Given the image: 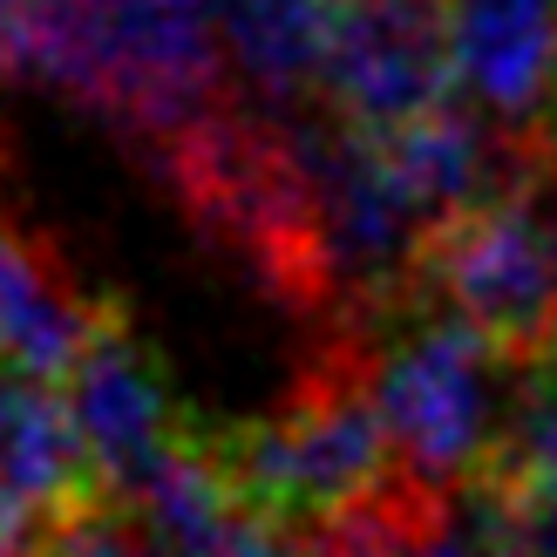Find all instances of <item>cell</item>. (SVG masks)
<instances>
[{
	"label": "cell",
	"instance_id": "cell-14",
	"mask_svg": "<svg viewBox=\"0 0 557 557\" xmlns=\"http://www.w3.org/2000/svg\"><path fill=\"white\" fill-rule=\"evenodd\" d=\"M163 8H184V14H218V0H163Z\"/></svg>",
	"mask_w": 557,
	"mask_h": 557
},
{
	"label": "cell",
	"instance_id": "cell-13",
	"mask_svg": "<svg viewBox=\"0 0 557 557\" xmlns=\"http://www.w3.org/2000/svg\"><path fill=\"white\" fill-rule=\"evenodd\" d=\"M218 557H313V537H299L286 531V523H259V517H245L232 544L218 550Z\"/></svg>",
	"mask_w": 557,
	"mask_h": 557
},
{
	"label": "cell",
	"instance_id": "cell-7",
	"mask_svg": "<svg viewBox=\"0 0 557 557\" xmlns=\"http://www.w3.org/2000/svg\"><path fill=\"white\" fill-rule=\"evenodd\" d=\"M347 0H218V54L225 69L272 109L326 89L333 48H341Z\"/></svg>",
	"mask_w": 557,
	"mask_h": 557
},
{
	"label": "cell",
	"instance_id": "cell-6",
	"mask_svg": "<svg viewBox=\"0 0 557 557\" xmlns=\"http://www.w3.org/2000/svg\"><path fill=\"white\" fill-rule=\"evenodd\" d=\"M456 89L496 123H523L557 96V0H442Z\"/></svg>",
	"mask_w": 557,
	"mask_h": 557
},
{
	"label": "cell",
	"instance_id": "cell-11",
	"mask_svg": "<svg viewBox=\"0 0 557 557\" xmlns=\"http://www.w3.org/2000/svg\"><path fill=\"white\" fill-rule=\"evenodd\" d=\"M35 557H163L157 537L144 531V517L116 496H89L69 517L48 523V537L35 544Z\"/></svg>",
	"mask_w": 557,
	"mask_h": 557
},
{
	"label": "cell",
	"instance_id": "cell-10",
	"mask_svg": "<svg viewBox=\"0 0 557 557\" xmlns=\"http://www.w3.org/2000/svg\"><path fill=\"white\" fill-rule=\"evenodd\" d=\"M102 8L109 0H0V75L69 96Z\"/></svg>",
	"mask_w": 557,
	"mask_h": 557
},
{
	"label": "cell",
	"instance_id": "cell-4",
	"mask_svg": "<svg viewBox=\"0 0 557 557\" xmlns=\"http://www.w3.org/2000/svg\"><path fill=\"white\" fill-rule=\"evenodd\" d=\"M456 62L442 0H347L341 48L326 69V96L341 123L368 136H395L408 123L449 109Z\"/></svg>",
	"mask_w": 557,
	"mask_h": 557
},
{
	"label": "cell",
	"instance_id": "cell-8",
	"mask_svg": "<svg viewBox=\"0 0 557 557\" xmlns=\"http://www.w3.org/2000/svg\"><path fill=\"white\" fill-rule=\"evenodd\" d=\"M96 313H82L75 293L54 278L21 238L0 232V368L54 381L82 360V347L96 341Z\"/></svg>",
	"mask_w": 557,
	"mask_h": 557
},
{
	"label": "cell",
	"instance_id": "cell-2",
	"mask_svg": "<svg viewBox=\"0 0 557 557\" xmlns=\"http://www.w3.org/2000/svg\"><path fill=\"white\" fill-rule=\"evenodd\" d=\"M504 368L510 360L442 306L408 313L381 341V354L368 360V395L408 483L456 496L490 476L510 429Z\"/></svg>",
	"mask_w": 557,
	"mask_h": 557
},
{
	"label": "cell",
	"instance_id": "cell-12",
	"mask_svg": "<svg viewBox=\"0 0 557 557\" xmlns=\"http://www.w3.org/2000/svg\"><path fill=\"white\" fill-rule=\"evenodd\" d=\"M490 510H496V557H557V510H504V504Z\"/></svg>",
	"mask_w": 557,
	"mask_h": 557
},
{
	"label": "cell",
	"instance_id": "cell-3",
	"mask_svg": "<svg viewBox=\"0 0 557 557\" xmlns=\"http://www.w3.org/2000/svg\"><path fill=\"white\" fill-rule=\"evenodd\" d=\"M414 286L510 368H537L557 341V157L517 163L496 198L442 225Z\"/></svg>",
	"mask_w": 557,
	"mask_h": 557
},
{
	"label": "cell",
	"instance_id": "cell-9",
	"mask_svg": "<svg viewBox=\"0 0 557 557\" xmlns=\"http://www.w3.org/2000/svg\"><path fill=\"white\" fill-rule=\"evenodd\" d=\"M476 490L504 510H557V374L550 368H531L510 408L504 449H496Z\"/></svg>",
	"mask_w": 557,
	"mask_h": 557
},
{
	"label": "cell",
	"instance_id": "cell-1",
	"mask_svg": "<svg viewBox=\"0 0 557 557\" xmlns=\"http://www.w3.org/2000/svg\"><path fill=\"white\" fill-rule=\"evenodd\" d=\"M211 456L225 469L232 496L245 517L286 523V531L313 537L341 523L387 483H401L395 442L381 429V408L368 395V368L360 360H333L299 395L265 414L252 429L211 435Z\"/></svg>",
	"mask_w": 557,
	"mask_h": 557
},
{
	"label": "cell",
	"instance_id": "cell-5",
	"mask_svg": "<svg viewBox=\"0 0 557 557\" xmlns=\"http://www.w3.org/2000/svg\"><path fill=\"white\" fill-rule=\"evenodd\" d=\"M62 408L75 422L96 496H116V504H129L184 449V429H177L171 395H163L157 360L116 320H102L96 341L82 347V360L62 374Z\"/></svg>",
	"mask_w": 557,
	"mask_h": 557
}]
</instances>
